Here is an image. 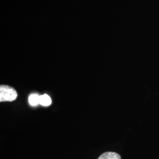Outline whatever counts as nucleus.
I'll return each instance as SVG.
<instances>
[{"instance_id": "1", "label": "nucleus", "mask_w": 159, "mask_h": 159, "mask_svg": "<svg viewBox=\"0 0 159 159\" xmlns=\"http://www.w3.org/2000/svg\"><path fill=\"white\" fill-rule=\"evenodd\" d=\"M17 97L16 90L9 85L0 86V102H12Z\"/></svg>"}, {"instance_id": "2", "label": "nucleus", "mask_w": 159, "mask_h": 159, "mask_svg": "<svg viewBox=\"0 0 159 159\" xmlns=\"http://www.w3.org/2000/svg\"><path fill=\"white\" fill-rule=\"evenodd\" d=\"M98 159H121V156L115 152H106L102 154Z\"/></svg>"}, {"instance_id": "3", "label": "nucleus", "mask_w": 159, "mask_h": 159, "mask_svg": "<svg viewBox=\"0 0 159 159\" xmlns=\"http://www.w3.org/2000/svg\"><path fill=\"white\" fill-rule=\"evenodd\" d=\"M29 103L32 106H35L40 104V96L37 94L30 95L29 98Z\"/></svg>"}, {"instance_id": "4", "label": "nucleus", "mask_w": 159, "mask_h": 159, "mask_svg": "<svg viewBox=\"0 0 159 159\" xmlns=\"http://www.w3.org/2000/svg\"><path fill=\"white\" fill-rule=\"evenodd\" d=\"M51 104L50 97L47 94H43L40 96V104L43 106H48Z\"/></svg>"}]
</instances>
